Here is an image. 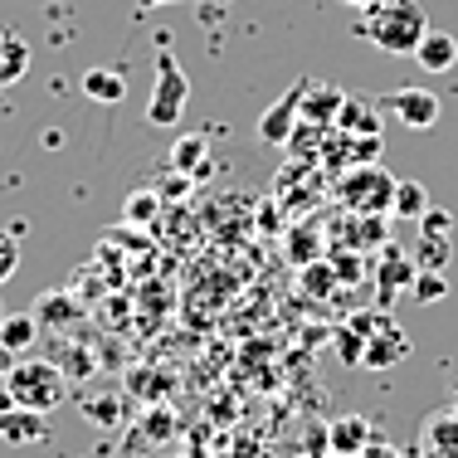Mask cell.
Listing matches in <instances>:
<instances>
[{
	"mask_svg": "<svg viewBox=\"0 0 458 458\" xmlns=\"http://www.w3.org/2000/svg\"><path fill=\"white\" fill-rule=\"evenodd\" d=\"M302 89H308V79H298L264 117H259V141H268V147H288V141H293V132H298V117H302L298 113V107H302Z\"/></svg>",
	"mask_w": 458,
	"mask_h": 458,
	"instance_id": "cell-6",
	"label": "cell"
},
{
	"mask_svg": "<svg viewBox=\"0 0 458 458\" xmlns=\"http://www.w3.org/2000/svg\"><path fill=\"white\" fill-rule=\"evenodd\" d=\"M30 312H35V322H39V327H54V332H69V327H79V322H83V302L73 298L69 288L39 293Z\"/></svg>",
	"mask_w": 458,
	"mask_h": 458,
	"instance_id": "cell-7",
	"label": "cell"
},
{
	"mask_svg": "<svg viewBox=\"0 0 458 458\" xmlns=\"http://www.w3.org/2000/svg\"><path fill=\"white\" fill-rule=\"evenodd\" d=\"M308 288H312V293H327V288H332V274H327L322 264H312V268H308Z\"/></svg>",
	"mask_w": 458,
	"mask_h": 458,
	"instance_id": "cell-26",
	"label": "cell"
},
{
	"mask_svg": "<svg viewBox=\"0 0 458 458\" xmlns=\"http://www.w3.org/2000/svg\"><path fill=\"white\" fill-rule=\"evenodd\" d=\"M157 210H161V200H157L151 191H137V195H127V205H123V215H127V220H137V225L157 220Z\"/></svg>",
	"mask_w": 458,
	"mask_h": 458,
	"instance_id": "cell-22",
	"label": "cell"
},
{
	"mask_svg": "<svg viewBox=\"0 0 458 458\" xmlns=\"http://www.w3.org/2000/svg\"><path fill=\"white\" fill-rule=\"evenodd\" d=\"M5 395H10V405H20V410L54 414L64 405V370L54 361H10Z\"/></svg>",
	"mask_w": 458,
	"mask_h": 458,
	"instance_id": "cell-2",
	"label": "cell"
},
{
	"mask_svg": "<svg viewBox=\"0 0 458 458\" xmlns=\"http://www.w3.org/2000/svg\"><path fill=\"white\" fill-rule=\"evenodd\" d=\"M342 5H352V10H370V5H380V0H342Z\"/></svg>",
	"mask_w": 458,
	"mask_h": 458,
	"instance_id": "cell-27",
	"label": "cell"
},
{
	"mask_svg": "<svg viewBox=\"0 0 458 458\" xmlns=\"http://www.w3.org/2000/svg\"><path fill=\"white\" fill-rule=\"evenodd\" d=\"M30 73V39L20 30L0 25V89H15Z\"/></svg>",
	"mask_w": 458,
	"mask_h": 458,
	"instance_id": "cell-12",
	"label": "cell"
},
{
	"mask_svg": "<svg viewBox=\"0 0 458 458\" xmlns=\"http://www.w3.org/2000/svg\"><path fill=\"white\" fill-rule=\"evenodd\" d=\"M45 434H49V414L20 410V405L0 410V439H5V444H39Z\"/></svg>",
	"mask_w": 458,
	"mask_h": 458,
	"instance_id": "cell-11",
	"label": "cell"
},
{
	"mask_svg": "<svg viewBox=\"0 0 458 458\" xmlns=\"http://www.w3.org/2000/svg\"><path fill=\"white\" fill-rule=\"evenodd\" d=\"M380 113L400 117V127H410V132H429L434 123H439L444 103L434 89H395L380 98Z\"/></svg>",
	"mask_w": 458,
	"mask_h": 458,
	"instance_id": "cell-5",
	"label": "cell"
},
{
	"mask_svg": "<svg viewBox=\"0 0 458 458\" xmlns=\"http://www.w3.org/2000/svg\"><path fill=\"white\" fill-rule=\"evenodd\" d=\"M342 200L352 215H390V200H395V176L386 166H356L352 176L342 181Z\"/></svg>",
	"mask_w": 458,
	"mask_h": 458,
	"instance_id": "cell-4",
	"label": "cell"
},
{
	"mask_svg": "<svg viewBox=\"0 0 458 458\" xmlns=\"http://www.w3.org/2000/svg\"><path fill=\"white\" fill-rule=\"evenodd\" d=\"M356 35L370 39L380 54H414L420 39L429 35V10L420 0H380V5L361 10Z\"/></svg>",
	"mask_w": 458,
	"mask_h": 458,
	"instance_id": "cell-1",
	"label": "cell"
},
{
	"mask_svg": "<svg viewBox=\"0 0 458 458\" xmlns=\"http://www.w3.org/2000/svg\"><path fill=\"white\" fill-rule=\"evenodd\" d=\"M0 113H5V89H0Z\"/></svg>",
	"mask_w": 458,
	"mask_h": 458,
	"instance_id": "cell-31",
	"label": "cell"
},
{
	"mask_svg": "<svg viewBox=\"0 0 458 458\" xmlns=\"http://www.w3.org/2000/svg\"><path fill=\"white\" fill-rule=\"evenodd\" d=\"M424 210H429V191H424V181H395L390 215H395V220H420Z\"/></svg>",
	"mask_w": 458,
	"mask_h": 458,
	"instance_id": "cell-18",
	"label": "cell"
},
{
	"mask_svg": "<svg viewBox=\"0 0 458 458\" xmlns=\"http://www.w3.org/2000/svg\"><path fill=\"white\" fill-rule=\"evenodd\" d=\"M336 132H346V137H380V103L346 98L342 113H336Z\"/></svg>",
	"mask_w": 458,
	"mask_h": 458,
	"instance_id": "cell-15",
	"label": "cell"
},
{
	"mask_svg": "<svg viewBox=\"0 0 458 458\" xmlns=\"http://www.w3.org/2000/svg\"><path fill=\"white\" fill-rule=\"evenodd\" d=\"M420 225H424V234H449V229H454L449 210H439V205H429V210L420 215Z\"/></svg>",
	"mask_w": 458,
	"mask_h": 458,
	"instance_id": "cell-23",
	"label": "cell"
},
{
	"mask_svg": "<svg viewBox=\"0 0 458 458\" xmlns=\"http://www.w3.org/2000/svg\"><path fill=\"white\" fill-rule=\"evenodd\" d=\"M5 370H10V356H5V346H0V386H5Z\"/></svg>",
	"mask_w": 458,
	"mask_h": 458,
	"instance_id": "cell-28",
	"label": "cell"
},
{
	"mask_svg": "<svg viewBox=\"0 0 458 458\" xmlns=\"http://www.w3.org/2000/svg\"><path fill=\"white\" fill-rule=\"evenodd\" d=\"M414 64H420L424 73H454L458 69V35L429 30V35L420 39V49H414Z\"/></svg>",
	"mask_w": 458,
	"mask_h": 458,
	"instance_id": "cell-9",
	"label": "cell"
},
{
	"mask_svg": "<svg viewBox=\"0 0 458 458\" xmlns=\"http://www.w3.org/2000/svg\"><path fill=\"white\" fill-rule=\"evenodd\" d=\"M332 458H361V454H332Z\"/></svg>",
	"mask_w": 458,
	"mask_h": 458,
	"instance_id": "cell-30",
	"label": "cell"
},
{
	"mask_svg": "<svg viewBox=\"0 0 458 458\" xmlns=\"http://www.w3.org/2000/svg\"><path fill=\"white\" fill-rule=\"evenodd\" d=\"M361 458H405V449H395V444H386V439L376 434V439L361 449Z\"/></svg>",
	"mask_w": 458,
	"mask_h": 458,
	"instance_id": "cell-25",
	"label": "cell"
},
{
	"mask_svg": "<svg viewBox=\"0 0 458 458\" xmlns=\"http://www.w3.org/2000/svg\"><path fill=\"white\" fill-rule=\"evenodd\" d=\"M185 103H191V79H185L181 59L171 54V45L161 39L157 49V89H151V103H147V127H176Z\"/></svg>",
	"mask_w": 458,
	"mask_h": 458,
	"instance_id": "cell-3",
	"label": "cell"
},
{
	"mask_svg": "<svg viewBox=\"0 0 458 458\" xmlns=\"http://www.w3.org/2000/svg\"><path fill=\"white\" fill-rule=\"evenodd\" d=\"M83 414H93V420H103V424H117L113 395H103V400H83Z\"/></svg>",
	"mask_w": 458,
	"mask_h": 458,
	"instance_id": "cell-24",
	"label": "cell"
},
{
	"mask_svg": "<svg viewBox=\"0 0 458 458\" xmlns=\"http://www.w3.org/2000/svg\"><path fill=\"white\" fill-rule=\"evenodd\" d=\"M35 342H39V322H35V312H5V318H0V346H5V356L30 352Z\"/></svg>",
	"mask_w": 458,
	"mask_h": 458,
	"instance_id": "cell-16",
	"label": "cell"
},
{
	"mask_svg": "<svg viewBox=\"0 0 458 458\" xmlns=\"http://www.w3.org/2000/svg\"><path fill=\"white\" fill-rule=\"evenodd\" d=\"M370 439H376V429H370L366 414H342V420L327 424V449L332 454H361Z\"/></svg>",
	"mask_w": 458,
	"mask_h": 458,
	"instance_id": "cell-13",
	"label": "cell"
},
{
	"mask_svg": "<svg viewBox=\"0 0 458 458\" xmlns=\"http://www.w3.org/2000/svg\"><path fill=\"white\" fill-rule=\"evenodd\" d=\"M405 352H410L405 332H400V327L390 322L386 312H380V318H376V336H370V346L361 352V366H370V370H386V366H395Z\"/></svg>",
	"mask_w": 458,
	"mask_h": 458,
	"instance_id": "cell-8",
	"label": "cell"
},
{
	"mask_svg": "<svg viewBox=\"0 0 458 458\" xmlns=\"http://www.w3.org/2000/svg\"><path fill=\"white\" fill-rule=\"evenodd\" d=\"M79 89L93 98V103H123L127 98V83H123V73L117 69H89L79 79Z\"/></svg>",
	"mask_w": 458,
	"mask_h": 458,
	"instance_id": "cell-17",
	"label": "cell"
},
{
	"mask_svg": "<svg viewBox=\"0 0 458 458\" xmlns=\"http://www.w3.org/2000/svg\"><path fill=\"white\" fill-rule=\"evenodd\" d=\"M405 458H420V449H405Z\"/></svg>",
	"mask_w": 458,
	"mask_h": 458,
	"instance_id": "cell-32",
	"label": "cell"
},
{
	"mask_svg": "<svg viewBox=\"0 0 458 458\" xmlns=\"http://www.w3.org/2000/svg\"><path fill=\"white\" fill-rule=\"evenodd\" d=\"M0 318H5V302H0Z\"/></svg>",
	"mask_w": 458,
	"mask_h": 458,
	"instance_id": "cell-33",
	"label": "cell"
},
{
	"mask_svg": "<svg viewBox=\"0 0 458 458\" xmlns=\"http://www.w3.org/2000/svg\"><path fill=\"white\" fill-rule=\"evenodd\" d=\"M157 5H171V0H137V10H157Z\"/></svg>",
	"mask_w": 458,
	"mask_h": 458,
	"instance_id": "cell-29",
	"label": "cell"
},
{
	"mask_svg": "<svg viewBox=\"0 0 458 458\" xmlns=\"http://www.w3.org/2000/svg\"><path fill=\"white\" fill-rule=\"evenodd\" d=\"M444 293H449L444 274H434V268H414V283H410V298L414 302H439Z\"/></svg>",
	"mask_w": 458,
	"mask_h": 458,
	"instance_id": "cell-20",
	"label": "cell"
},
{
	"mask_svg": "<svg viewBox=\"0 0 458 458\" xmlns=\"http://www.w3.org/2000/svg\"><path fill=\"white\" fill-rule=\"evenodd\" d=\"M171 171L176 176H205L210 171V141H205V132H181L171 141Z\"/></svg>",
	"mask_w": 458,
	"mask_h": 458,
	"instance_id": "cell-14",
	"label": "cell"
},
{
	"mask_svg": "<svg viewBox=\"0 0 458 458\" xmlns=\"http://www.w3.org/2000/svg\"><path fill=\"white\" fill-rule=\"evenodd\" d=\"M20 268V234L15 229H0V283H10Z\"/></svg>",
	"mask_w": 458,
	"mask_h": 458,
	"instance_id": "cell-21",
	"label": "cell"
},
{
	"mask_svg": "<svg viewBox=\"0 0 458 458\" xmlns=\"http://www.w3.org/2000/svg\"><path fill=\"white\" fill-rule=\"evenodd\" d=\"M342 103H346V93H342V89H332V83H312V79H308L298 113H302V123H308V127H327V123H336Z\"/></svg>",
	"mask_w": 458,
	"mask_h": 458,
	"instance_id": "cell-10",
	"label": "cell"
},
{
	"mask_svg": "<svg viewBox=\"0 0 458 458\" xmlns=\"http://www.w3.org/2000/svg\"><path fill=\"white\" fill-rule=\"evenodd\" d=\"M444 264H449V234H420V244H414V268L444 274Z\"/></svg>",
	"mask_w": 458,
	"mask_h": 458,
	"instance_id": "cell-19",
	"label": "cell"
}]
</instances>
